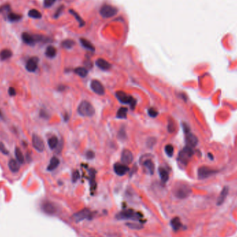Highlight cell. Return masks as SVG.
<instances>
[{
	"instance_id": "18",
	"label": "cell",
	"mask_w": 237,
	"mask_h": 237,
	"mask_svg": "<svg viewBox=\"0 0 237 237\" xmlns=\"http://www.w3.org/2000/svg\"><path fill=\"white\" fill-rule=\"evenodd\" d=\"M229 193V188L228 187H225L223 190L220 192V194L219 195V198H218V200H217V205H221L223 203V202L225 201V198H226V197L227 196V195H228Z\"/></svg>"
},
{
	"instance_id": "9",
	"label": "cell",
	"mask_w": 237,
	"mask_h": 237,
	"mask_svg": "<svg viewBox=\"0 0 237 237\" xmlns=\"http://www.w3.org/2000/svg\"><path fill=\"white\" fill-rule=\"evenodd\" d=\"M32 144L37 151L41 152L44 150V143L43 139L36 134L32 135Z\"/></svg>"
},
{
	"instance_id": "41",
	"label": "cell",
	"mask_w": 237,
	"mask_h": 237,
	"mask_svg": "<svg viewBox=\"0 0 237 237\" xmlns=\"http://www.w3.org/2000/svg\"><path fill=\"white\" fill-rule=\"evenodd\" d=\"M94 156H95V154L93 151H88V152H86V157H87V158L89 159H93L94 158Z\"/></svg>"
},
{
	"instance_id": "15",
	"label": "cell",
	"mask_w": 237,
	"mask_h": 237,
	"mask_svg": "<svg viewBox=\"0 0 237 237\" xmlns=\"http://www.w3.org/2000/svg\"><path fill=\"white\" fill-rule=\"evenodd\" d=\"M133 154L130 150L125 149L122 152L121 159L122 162L124 164H129L132 163V162L133 161Z\"/></svg>"
},
{
	"instance_id": "44",
	"label": "cell",
	"mask_w": 237,
	"mask_h": 237,
	"mask_svg": "<svg viewBox=\"0 0 237 237\" xmlns=\"http://www.w3.org/2000/svg\"><path fill=\"white\" fill-rule=\"evenodd\" d=\"M155 143H156V140H155V139H154V138H150L149 139H148V144H149V145H148L149 146L152 147V146H153Z\"/></svg>"
},
{
	"instance_id": "24",
	"label": "cell",
	"mask_w": 237,
	"mask_h": 237,
	"mask_svg": "<svg viewBox=\"0 0 237 237\" xmlns=\"http://www.w3.org/2000/svg\"><path fill=\"white\" fill-rule=\"evenodd\" d=\"M15 155L16 159L20 164H24L25 161V158L23 155L22 151L20 149V148L16 147L15 149Z\"/></svg>"
},
{
	"instance_id": "8",
	"label": "cell",
	"mask_w": 237,
	"mask_h": 237,
	"mask_svg": "<svg viewBox=\"0 0 237 237\" xmlns=\"http://www.w3.org/2000/svg\"><path fill=\"white\" fill-rule=\"evenodd\" d=\"M217 172V171L207 167V166H202L198 169V178L199 179H205L211 175L216 174Z\"/></svg>"
},
{
	"instance_id": "39",
	"label": "cell",
	"mask_w": 237,
	"mask_h": 237,
	"mask_svg": "<svg viewBox=\"0 0 237 237\" xmlns=\"http://www.w3.org/2000/svg\"><path fill=\"white\" fill-rule=\"evenodd\" d=\"M0 152L4 155H8L9 151L8 150L6 149L5 145H4L2 142H0Z\"/></svg>"
},
{
	"instance_id": "4",
	"label": "cell",
	"mask_w": 237,
	"mask_h": 237,
	"mask_svg": "<svg viewBox=\"0 0 237 237\" xmlns=\"http://www.w3.org/2000/svg\"><path fill=\"white\" fill-rule=\"evenodd\" d=\"M116 97L122 104L130 105L131 107H132V109H134V107H135L136 100L133 97H131V96L128 95L127 94L124 92V91H117L116 93Z\"/></svg>"
},
{
	"instance_id": "25",
	"label": "cell",
	"mask_w": 237,
	"mask_h": 237,
	"mask_svg": "<svg viewBox=\"0 0 237 237\" xmlns=\"http://www.w3.org/2000/svg\"><path fill=\"white\" fill-rule=\"evenodd\" d=\"M57 54V50L53 46H49L46 49L45 51V55L46 57L49 58H53Z\"/></svg>"
},
{
	"instance_id": "23",
	"label": "cell",
	"mask_w": 237,
	"mask_h": 237,
	"mask_svg": "<svg viewBox=\"0 0 237 237\" xmlns=\"http://www.w3.org/2000/svg\"><path fill=\"white\" fill-rule=\"evenodd\" d=\"M80 42L82 44V46H83L84 48H85L88 49V50H90L91 51H94L95 48L92 44H91L90 41L88 40L85 38H81L80 39Z\"/></svg>"
},
{
	"instance_id": "35",
	"label": "cell",
	"mask_w": 237,
	"mask_h": 237,
	"mask_svg": "<svg viewBox=\"0 0 237 237\" xmlns=\"http://www.w3.org/2000/svg\"><path fill=\"white\" fill-rule=\"evenodd\" d=\"M11 11V6L9 4H4V5L0 7V13H5L8 14Z\"/></svg>"
},
{
	"instance_id": "7",
	"label": "cell",
	"mask_w": 237,
	"mask_h": 237,
	"mask_svg": "<svg viewBox=\"0 0 237 237\" xmlns=\"http://www.w3.org/2000/svg\"><path fill=\"white\" fill-rule=\"evenodd\" d=\"M139 217L140 216L132 210H123L117 215V218L119 220H137Z\"/></svg>"
},
{
	"instance_id": "10",
	"label": "cell",
	"mask_w": 237,
	"mask_h": 237,
	"mask_svg": "<svg viewBox=\"0 0 237 237\" xmlns=\"http://www.w3.org/2000/svg\"><path fill=\"white\" fill-rule=\"evenodd\" d=\"M90 88L94 92L98 95H104L105 94V88L103 84L98 80H93L90 83Z\"/></svg>"
},
{
	"instance_id": "37",
	"label": "cell",
	"mask_w": 237,
	"mask_h": 237,
	"mask_svg": "<svg viewBox=\"0 0 237 237\" xmlns=\"http://www.w3.org/2000/svg\"><path fill=\"white\" fill-rule=\"evenodd\" d=\"M148 114H149L150 117L155 118V117H156L158 115V112L155 109L153 108V107H150V108L148 110Z\"/></svg>"
},
{
	"instance_id": "12",
	"label": "cell",
	"mask_w": 237,
	"mask_h": 237,
	"mask_svg": "<svg viewBox=\"0 0 237 237\" xmlns=\"http://www.w3.org/2000/svg\"><path fill=\"white\" fill-rule=\"evenodd\" d=\"M42 210L47 214H54L56 212V207L53 203L49 201H45L42 204Z\"/></svg>"
},
{
	"instance_id": "16",
	"label": "cell",
	"mask_w": 237,
	"mask_h": 237,
	"mask_svg": "<svg viewBox=\"0 0 237 237\" xmlns=\"http://www.w3.org/2000/svg\"><path fill=\"white\" fill-rule=\"evenodd\" d=\"M90 215H91V212L90 210H83L81 211V212H78V213H75L74 215V217L77 221H80V220L88 219L89 217H90Z\"/></svg>"
},
{
	"instance_id": "26",
	"label": "cell",
	"mask_w": 237,
	"mask_h": 237,
	"mask_svg": "<svg viewBox=\"0 0 237 237\" xmlns=\"http://www.w3.org/2000/svg\"><path fill=\"white\" fill-rule=\"evenodd\" d=\"M159 176H160L161 180L164 183H165L168 181V178H169V175H168V171H166L165 168L160 167L159 168Z\"/></svg>"
},
{
	"instance_id": "30",
	"label": "cell",
	"mask_w": 237,
	"mask_h": 237,
	"mask_svg": "<svg viewBox=\"0 0 237 237\" xmlns=\"http://www.w3.org/2000/svg\"><path fill=\"white\" fill-rule=\"evenodd\" d=\"M58 144V139L56 136H53L48 139V145L51 149H54Z\"/></svg>"
},
{
	"instance_id": "5",
	"label": "cell",
	"mask_w": 237,
	"mask_h": 237,
	"mask_svg": "<svg viewBox=\"0 0 237 237\" xmlns=\"http://www.w3.org/2000/svg\"><path fill=\"white\" fill-rule=\"evenodd\" d=\"M118 13V9L109 4H105L100 8V15L104 18H110Z\"/></svg>"
},
{
	"instance_id": "45",
	"label": "cell",
	"mask_w": 237,
	"mask_h": 237,
	"mask_svg": "<svg viewBox=\"0 0 237 237\" xmlns=\"http://www.w3.org/2000/svg\"><path fill=\"white\" fill-rule=\"evenodd\" d=\"M62 7H60V8L58 9V10H57V12H56V13L55 14V16H56V17H58V16L59 15V13L61 12V11H62Z\"/></svg>"
},
{
	"instance_id": "2",
	"label": "cell",
	"mask_w": 237,
	"mask_h": 237,
	"mask_svg": "<svg viewBox=\"0 0 237 237\" xmlns=\"http://www.w3.org/2000/svg\"><path fill=\"white\" fill-rule=\"evenodd\" d=\"M22 39L25 44L30 46H34L37 43L44 40V37L41 35L30 34L29 33L24 32L22 34Z\"/></svg>"
},
{
	"instance_id": "33",
	"label": "cell",
	"mask_w": 237,
	"mask_h": 237,
	"mask_svg": "<svg viewBox=\"0 0 237 237\" xmlns=\"http://www.w3.org/2000/svg\"><path fill=\"white\" fill-rule=\"evenodd\" d=\"M74 44H75V43L73 40H72L67 39V40H65L62 42V43H61V46H62L63 48L69 49H71V48L73 47Z\"/></svg>"
},
{
	"instance_id": "27",
	"label": "cell",
	"mask_w": 237,
	"mask_h": 237,
	"mask_svg": "<svg viewBox=\"0 0 237 237\" xmlns=\"http://www.w3.org/2000/svg\"><path fill=\"white\" fill-rule=\"evenodd\" d=\"M171 226H172V228L175 231L178 230V229H179L180 228H181L182 226L181 222H180V219L178 217H175V218H174V219H173L172 220H171Z\"/></svg>"
},
{
	"instance_id": "47",
	"label": "cell",
	"mask_w": 237,
	"mask_h": 237,
	"mask_svg": "<svg viewBox=\"0 0 237 237\" xmlns=\"http://www.w3.org/2000/svg\"><path fill=\"white\" fill-rule=\"evenodd\" d=\"M3 118H4L3 114H2V112H1V110H0V119H3Z\"/></svg>"
},
{
	"instance_id": "14",
	"label": "cell",
	"mask_w": 237,
	"mask_h": 237,
	"mask_svg": "<svg viewBox=\"0 0 237 237\" xmlns=\"http://www.w3.org/2000/svg\"><path fill=\"white\" fill-rule=\"evenodd\" d=\"M114 171L117 175L119 176H123L129 171V168L126 164L116 163L114 165Z\"/></svg>"
},
{
	"instance_id": "40",
	"label": "cell",
	"mask_w": 237,
	"mask_h": 237,
	"mask_svg": "<svg viewBox=\"0 0 237 237\" xmlns=\"http://www.w3.org/2000/svg\"><path fill=\"white\" fill-rule=\"evenodd\" d=\"M168 131L171 133H173L175 131V123L172 121H170L168 124Z\"/></svg>"
},
{
	"instance_id": "21",
	"label": "cell",
	"mask_w": 237,
	"mask_h": 237,
	"mask_svg": "<svg viewBox=\"0 0 237 237\" xmlns=\"http://www.w3.org/2000/svg\"><path fill=\"white\" fill-rule=\"evenodd\" d=\"M13 52L11 50L8 49H4L3 50L0 51V60H6L12 57Z\"/></svg>"
},
{
	"instance_id": "31",
	"label": "cell",
	"mask_w": 237,
	"mask_h": 237,
	"mask_svg": "<svg viewBox=\"0 0 237 237\" xmlns=\"http://www.w3.org/2000/svg\"><path fill=\"white\" fill-rule=\"evenodd\" d=\"M74 72L77 75H78L79 76L82 77V78L87 76V75L88 74V69L85 67H77L74 69Z\"/></svg>"
},
{
	"instance_id": "11",
	"label": "cell",
	"mask_w": 237,
	"mask_h": 237,
	"mask_svg": "<svg viewBox=\"0 0 237 237\" xmlns=\"http://www.w3.org/2000/svg\"><path fill=\"white\" fill-rule=\"evenodd\" d=\"M39 59L37 57H31L27 60L26 63V69L29 72H36L37 69V65H38Z\"/></svg>"
},
{
	"instance_id": "13",
	"label": "cell",
	"mask_w": 237,
	"mask_h": 237,
	"mask_svg": "<svg viewBox=\"0 0 237 237\" xmlns=\"http://www.w3.org/2000/svg\"><path fill=\"white\" fill-rule=\"evenodd\" d=\"M185 139H186L187 146L194 148L198 144V140L196 136H195L193 133H191V131L185 133Z\"/></svg>"
},
{
	"instance_id": "3",
	"label": "cell",
	"mask_w": 237,
	"mask_h": 237,
	"mask_svg": "<svg viewBox=\"0 0 237 237\" xmlns=\"http://www.w3.org/2000/svg\"><path fill=\"white\" fill-rule=\"evenodd\" d=\"M194 151L193 150V148L189 146H186L179 152L178 158V161L182 164L187 165V163L189 162V159L194 155Z\"/></svg>"
},
{
	"instance_id": "34",
	"label": "cell",
	"mask_w": 237,
	"mask_h": 237,
	"mask_svg": "<svg viewBox=\"0 0 237 237\" xmlns=\"http://www.w3.org/2000/svg\"><path fill=\"white\" fill-rule=\"evenodd\" d=\"M164 151L168 157H172L174 152V147L171 144H167L164 148Z\"/></svg>"
},
{
	"instance_id": "19",
	"label": "cell",
	"mask_w": 237,
	"mask_h": 237,
	"mask_svg": "<svg viewBox=\"0 0 237 237\" xmlns=\"http://www.w3.org/2000/svg\"><path fill=\"white\" fill-rule=\"evenodd\" d=\"M8 165L9 169L11 170V171H12L13 173H17L18 172L19 170H20V163H19L16 159H11L10 160L8 161Z\"/></svg>"
},
{
	"instance_id": "42",
	"label": "cell",
	"mask_w": 237,
	"mask_h": 237,
	"mask_svg": "<svg viewBox=\"0 0 237 237\" xmlns=\"http://www.w3.org/2000/svg\"><path fill=\"white\" fill-rule=\"evenodd\" d=\"M8 94L9 95L11 96V97H13V96L16 95V90L15 89L13 88V87H10L8 88Z\"/></svg>"
},
{
	"instance_id": "38",
	"label": "cell",
	"mask_w": 237,
	"mask_h": 237,
	"mask_svg": "<svg viewBox=\"0 0 237 237\" xmlns=\"http://www.w3.org/2000/svg\"><path fill=\"white\" fill-rule=\"evenodd\" d=\"M56 0H44V6L45 8H49L52 6Z\"/></svg>"
},
{
	"instance_id": "28",
	"label": "cell",
	"mask_w": 237,
	"mask_h": 237,
	"mask_svg": "<svg viewBox=\"0 0 237 237\" xmlns=\"http://www.w3.org/2000/svg\"><path fill=\"white\" fill-rule=\"evenodd\" d=\"M144 166L151 175L153 174L155 171V165L152 160H151V159H146V160L144 162Z\"/></svg>"
},
{
	"instance_id": "29",
	"label": "cell",
	"mask_w": 237,
	"mask_h": 237,
	"mask_svg": "<svg viewBox=\"0 0 237 237\" xmlns=\"http://www.w3.org/2000/svg\"><path fill=\"white\" fill-rule=\"evenodd\" d=\"M128 113V108L121 107L117 112V117L119 119H126Z\"/></svg>"
},
{
	"instance_id": "20",
	"label": "cell",
	"mask_w": 237,
	"mask_h": 237,
	"mask_svg": "<svg viewBox=\"0 0 237 237\" xmlns=\"http://www.w3.org/2000/svg\"><path fill=\"white\" fill-rule=\"evenodd\" d=\"M59 164L60 160L58 159V158H56V157H53V158L50 159V162H49V164L47 166V170L49 171L55 170L56 168L59 166Z\"/></svg>"
},
{
	"instance_id": "1",
	"label": "cell",
	"mask_w": 237,
	"mask_h": 237,
	"mask_svg": "<svg viewBox=\"0 0 237 237\" xmlns=\"http://www.w3.org/2000/svg\"><path fill=\"white\" fill-rule=\"evenodd\" d=\"M78 112L83 117H91L95 113V109L90 102L87 101H82L78 107Z\"/></svg>"
},
{
	"instance_id": "36",
	"label": "cell",
	"mask_w": 237,
	"mask_h": 237,
	"mask_svg": "<svg viewBox=\"0 0 237 237\" xmlns=\"http://www.w3.org/2000/svg\"><path fill=\"white\" fill-rule=\"evenodd\" d=\"M70 13H71L72 15L75 16V18H76V20H78V22L80 23V26H81V27H83V26L85 25V22H84V21L82 20L81 18L80 17V16L76 12H75L74 11L70 10Z\"/></svg>"
},
{
	"instance_id": "32",
	"label": "cell",
	"mask_w": 237,
	"mask_h": 237,
	"mask_svg": "<svg viewBox=\"0 0 237 237\" xmlns=\"http://www.w3.org/2000/svg\"><path fill=\"white\" fill-rule=\"evenodd\" d=\"M28 15L34 19H40L42 18V13L37 9H30L28 13Z\"/></svg>"
},
{
	"instance_id": "6",
	"label": "cell",
	"mask_w": 237,
	"mask_h": 237,
	"mask_svg": "<svg viewBox=\"0 0 237 237\" xmlns=\"http://www.w3.org/2000/svg\"><path fill=\"white\" fill-rule=\"evenodd\" d=\"M191 189L188 185L185 184H180L175 187L174 190L175 196L178 198L183 199L189 196L191 193Z\"/></svg>"
},
{
	"instance_id": "17",
	"label": "cell",
	"mask_w": 237,
	"mask_h": 237,
	"mask_svg": "<svg viewBox=\"0 0 237 237\" xmlns=\"http://www.w3.org/2000/svg\"><path fill=\"white\" fill-rule=\"evenodd\" d=\"M96 65L98 68H100L102 70H108L112 67L111 64L109 62L103 59V58H98L96 60Z\"/></svg>"
},
{
	"instance_id": "22",
	"label": "cell",
	"mask_w": 237,
	"mask_h": 237,
	"mask_svg": "<svg viewBox=\"0 0 237 237\" xmlns=\"http://www.w3.org/2000/svg\"><path fill=\"white\" fill-rule=\"evenodd\" d=\"M7 18H8V21H10L11 22H18V21H20L22 18V15H20V14H18L11 11V12L7 14Z\"/></svg>"
},
{
	"instance_id": "43",
	"label": "cell",
	"mask_w": 237,
	"mask_h": 237,
	"mask_svg": "<svg viewBox=\"0 0 237 237\" xmlns=\"http://www.w3.org/2000/svg\"><path fill=\"white\" fill-rule=\"evenodd\" d=\"M79 177H80V175H79L78 171H75L73 173V175H72V179H73V181L74 182L76 181V180L79 178Z\"/></svg>"
},
{
	"instance_id": "46",
	"label": "cell",
	"mask_w": 237,
	"mask_h": 237,
	"mask_svg": "<svg viewBox=\"0 0 237 237\" xmlns=\"http://www.w3.org/2000/svg\"><path fill=\"white\" fill-rule=\"evenodd\" d=\"M27 159H27V161H28V162H29V161H30L29 159H30V155H29V154H27Z\"/></svg>"
}]
</instances>
